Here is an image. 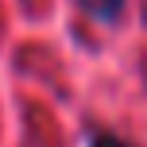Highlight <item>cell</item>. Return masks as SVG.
<instances>
[{
	"label": "cell",
	"instance_id": "1",
	"mask_svg": "<svg viewBox=\"0 0 147 147\" xmlns=\"http://www.w3.org/2000/svg\"><path fill=\"white\" fill-rule=\"evenodd\" d=\"M81 4H85V12L93 16V20L112 23V20H120V8H124V0H81Z\"/></svg>",
	"mask_w": 147,
	"mask_h": 147
},
{
	"label": "cell",
	"instance_id": "2",
	"mask_svg": "<svg viewBox=\"0 0 147 147\" xmlns=\"http://www.w3.org/2000/svg\"><path fill=\"white\" fill-rule=\"evenodd\" d=\"M85 147H132V143L120 140V136H105V132H97V136H89Z\"/></svg>",
	"mask_w": 147,
	"mask_h": 147
}]
</instances>
